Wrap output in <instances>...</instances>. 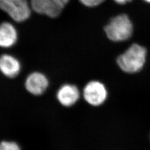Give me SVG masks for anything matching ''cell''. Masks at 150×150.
Returning <instances> with one entry per match:
<instances>
[{"instance_id":"1","label":"cell","mask_w":150,"mask_h":150,"mask_svg":"<svg viewBox=\"0 0 150 150\" xmlns=\"http://www.w3.org/2000/svg\"><path fill=\"white\" fill-rule=\"evenodd\" d=\"M147 59V50L139 43H132L116 59L118 68L128 74H135L144 69Z\"/></svg>"},{"instance_id":"2","label":"cell","mask_w":150,"mask_h":150,"mask_svg":"<svg viewBox=\"0 0 150 150\" xmlns=\"http://www.w3.org/2000/svg\"><path fill=\"white\" fill-rule=\"evenodd\" d=\"M107 38L113 42H123L132 38L134 26L129 16L125 13L112 17L104 27Z\"/></svg>"},{"instance_id":"3","label":"cell","mask_w":150,"mask_h":150,"mask_svg":"<svg viewBox=\"0 0 150 150\" xmlns=\"http://www.w3.org/2000/svg\"><path fill=\"white\" fill-rule=\"evenodd\" d=\"M82 95L85 101L90 106L100 107L107 101L108 90L103 82L93 80L90 81L85 85Z\"/></svg>"},{"instance_id":"4","label":"cell","mask_w":150,"mask_h":150,"mask_svg":"<svg viewBox=\"0 0 150 150\" xmlns=\"http://www.w3.org/2000/svg\"><path fill=\"white\" fill-rule=\"evenodd\" d=\"M0 9L17 22L26 21L31 13L27 0H0Z\"/></svg>"},{"instance_id":"5","label":"cell","mask_w":150,"mask_h":150,"mask_svg":"<svg viewBox=\"0 0 150 150\" xmlns=\"http://www.w3.org/2000/svg\"><path fill=\"white\" fill-rule=\"evenodd\" d=\"M81 97V92L78 87L67 83L61 86L57 92V98L64 107H71L76 105Z\"/></svg>"},{"instance_id":"6","label":"cell","mask_w":150,"mask_h":150,"mask_svg":"<svg viewBox=\"0 0 150 150\" xmlns=\"http://www.w3.org/2000/svg\"><path fill=\"white\" fill-rule=\"evenodd\" d=\"M49 82L46 76L39 72L28 75L25 80V88L29 93L35 96L42 95L48 88Z\"/></svg>"},{"instance_id":"7","label":"cell","mask_w":150,"mask_h":150,"mask_svg":"<svg viewBox=\"0 0 150 150\" xmlns=\"http://www.w3.org/2000/svg\"><path fill=\"white\" fill-rule=\"evenodd\" d=\"M30 4L31 9L36 13L51 18L57 17L64 10L52 0H30Z\"/></svg>"},{"instance_id":"8","label":"cell","mask_w":150,"mask_h":150,"mask_svg":"<svg viewBox=\"0 0 150 150\" xmlns=\"http://www.w3.org/2000/svg\"><path fill=\"white\" fill-rule=\"evenodd\" d=\"M20 61L14 56L4 54L0 56V71L8 78H15L21 71Z\"/></svg>"},{"instance_id":"9","label":"cell","mask_w":150,"mask_h":150,"mask_svg":"<svg viewBox=\"0 0 150 150\" xmlns=\"http://www.w3.org/2000/svg\"><path fill=\"white\" fill-rule=\"evenodd\" d=\"M17 39V31L12 23L4 22L0 24V47H11L15 45Z\"/></svg>"},{"instance_id":"10","label":"cell","mask_w":150,"mask_h":150,"mask_svg":"<svg viewBox=\"0 0 150 150\" xmlns=\"http://www.w3.org/2000/svg\"><path fill=\"white\" fill-rule=\"evenodd\" d=\"M0 150H22L19 144L13 141L4 140L0 142Z\"/></svg>"},{"instance_id":"11","label":"cell","mask_w":150,"mask_h":150,"mask_svg":"<svg viewBox=\"0 0 150 150\" xmlns=\"http://www.w3.org/2000/svg\"><path fill=\"white\" fill-rule=\"evenodd\" d=\"M105 0H79L83 5L88 7H95L101 5Z\"/></svg>"},{"instance_id":"12","label":"cell","mask_w":150,"mask_h":150,"mask_svg":"<svg viewBox=\"0 0 150 150\" xmlns=\"http://www.w3.org/2000/svg\"><path fill=\"white\" fill-rule=\"evenodd\" d=\"M57 5L64 9L65 6L67 5L70 0H52Z\"/></svg>"},{"instance_id":"13","label":"cell","mask_w":150,"mask_h":150,"mask_svg":"<svg viewBox=\"0 0 150 150\" xmlns=\"http://www.w3.org/2000/svg\"><path fill=\"white\" fill-rule=\"evenodd\" d=\"M113 1L118 5H125L129 2H130L132 0H113Z\"/></svg>"},{"instance_id":"14","label":"cell","mask_w":150,"mask_h":150,"mask_svg":"<svg viewBox=\"0 0 150 150\" xmlns=\"http://www.w3.org/2000/svg\"><path fill=\"white\" fill-rule=\"evenodd\" d=\"M144 1H145V2L147 3V4H150V0H143Z\"/></svg>"},{"instance_id":"15","label":"cell","mask_w":150,"mask_h":150,"mask_svg":"<svg viewBox=\"0 0 150 150\" xmlns=\"http://www.w3.org/2000/svg\"></svg>"}]
</instances>
